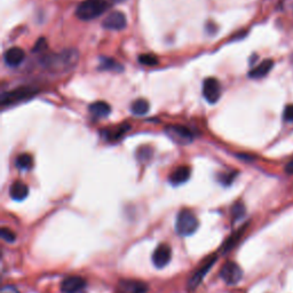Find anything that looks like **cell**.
<instances>
[{"instance_id": "cell-1", "label": "cell", "mask_w": 293, "mask_h": 293, "mask_svg": "<svg viewBox=\"0 0 293 293\" xmlns=\"http://www.w3.org/2000/svg\"><path fill=\"white\" fill-rule=\"evenodd\" d=\"M79 61V53L77 50H63L60 53L44 55L40 59L41 67L51 72L62 73L72 70Z\"/></svg>"}, {"instance_id": "cell-2", "label": "cell", "mask_w": 293, "mask_h": 293, "mask_svg": "<svg viewBox=\"0 0 293 293\" xmlns=\"http://www.w3.org/2000/svg\"><path fill=\"white\" fill-rule=\"evenodd\" d=\"M108 8L109 3L107 0H84L76 10V16L81 21H90L103 14Z\"/></svg>"}, {"instance_id": "cell-3", "label": "cell", "mask_w": 293, "mask_h": 293, "mask_svg": "<svg viewBox=\"0 0 293 293\" xmlns=\"http://www.w3.org/2000/svg\"><path fill=\"white\" fill-rule=\"evenodd\" d=\"M198 227H200V221L191 211H180L175 222V230L180 236H190L196 232Z\"/></svg>"}, {"instance_id": "cell-4", "label": "cell", "mask_w": 293, "mask_h": 293, "mask_svg": "<svg viewBox=\"0 0 293 293\" xmlns=\"http://www.w3.org/2000/svg\"><path fill=\"white\" fill-rule=\"evenodd\" d=\"M220 277L228 285H236L243 277V270L234 261H228L220 270Z\"/></svg>"}, {"instance_id": "cell-5", "label": "cell", "mask_w": 293, "mask_h": 293, "mask_svg": "<svg viewBox=\"0 0 293 293\" xmlns=\"http://www.w3.org/2000/svg\"><path fill=\"white\" fill-rule=\"evenodd\" d=\"M34 94H36V89H32L30 87H20L14 90H11V92L4 93L0 102H2L3 106L14 105V103L25 100L28 97H31Z\"/></svg>"}, {"instance_id": "cell-6", "label": "cell", "mask_w": 293, "mask_h": 293, "mask_svg": "<svg viewBox=\"0 0 293 293\" xmlns=\"http://www.w3.org/2000/svg\"><path fill=\"white\" fill-rule=\"evenodd\" d=\"M166 134L169 135L172 140L178 142V143H190L193 140L192 131L188 127L182 126V125H172V126L166 127Z\"/></svg>"}, {"instance_id": "cell-7", "label": "cell", "mask_w": 293, "mask_h": 293, "mask_svg": "<svg viewBox=\"0 0 293 293\" xmlns=\"http://www.w3.org/2000/svg\"><path fill=\"white\" fill-rule=\"evenodd\" d=\"M172 259V250L169 244H159L153 253V264L157 268H164Z\"/></svg>"}, {"instance_id": "cell-8", "label": "cell", "mask_w": 293, "mask_h": 293, "mask_svg": "<svg viewBox=\"0 0 293 293\" xmlns=\"http://www.w3.org/2000/svg\"><path fill=\"white\" fill-rule=\"evenodd\" d=\"M203 95L209 103H217L221 95V87L215 78H206L203 83Z\"/></svg>"}, {"instance_id": "cell-9", "label": "cell", "mask_w": 293, "mask_h": 293, "mask_svg": "<svg viewBox=\"0 0 293 293\" xmlns=\"http://www.w3.org/2000/svg\"><path fill=\"white\" fill-rule=\"evenodd\" d=\"M103 28L108 30H115V31H120L126 28L127 19L122 12H113L108 15L102 22Z\"/></svg>"}, {"instance_id": "cell-10", "label": "cell", "mask_w": 293, "mask_h": 293, "mask_svg": "<svg viewBox=\"0 0 293 293\" xmlns=\"http://www.w3.org/2000/svg\"><path fill=\"white\" fill-rule=\"evenodd\" d=\"M148 284L136 279H122L118 283L117 293H145Z\"/></svg>"}, {"instance_id": "cell-11", "label": "cell", "mask_w": 293, "mask_h": 293, "mask_svg": "<svg viewBox=\"0 0 293 293\" xmlns=\"http://www.w3.org/2000/svg\"><path fill=\"white\" fill-rule=\"evenodd\" d=\"M217 261V257L212 256V258H210L209 261L206 262L205 265H203L201 267L200 269H198L195 274L192 275L191 278L189 279L188 282V288L189 290H195L198 286H200V284L203 282L204 277L206 276V274L209 273V270L212 268V266L214 265V262Z\"/></svg>"}, {"instance_id": "cell-12", "label": "cell", "mask_w": 293, "mask_h": 293, "mask_svg": "<svg viewBox=\"0 0 293 293\" xmlns=\"http://www.w3.org/2000/svg\"><path fill=\"white\" fill-rule=\"evenodd\" d=\"M86 286V281L80 276L67 277L61 284L62 293H78Z\"/></svg>"}, {"instance_id": "cell-13", "label": "cell", "mask_w": 293, "mask_h": 293, "mask_svg": "<svg viewBox=\"0 0 293 293\" xmlns=\"http://www.w3.org/2000/svg\"><path fill=\"white\" fill-rule=\"evenodd\" d=\"M25 53L23 50L19 48V47H13L6 51V53L4 54V61L11 68L19 67L21 63L24 61Z\"/></svg>"}, {"instance_id": "cell-14", "label": "cell", "mask_w": 293, "mask_h": 293, "mask_svg": "<svg viewBox=\"0 0 293 293\" xmlns=\"http://www.w3.org/2000/svg\"><path fill=\"white\" fill-rule=\"evenodd\" d=\"M191 174V170L189 166H180L173 171V173L170 175V182L173 186H180L184 182H187L190 178Z\"/></svg>"}, {"instance_id": "cell-15", "label": "cell", "mask_w": 293, "mask_h": 293, "mask_svg": "<svg viewBox=\"0 0 293 293\" xmlns=\"http://www.w3.org/2000/svg\"><path fill=\"white\" fill-rule=\"evenodd\" d=\"M10 195L12 200L16 202L24 201L29 195V188L22 181H15L10 188Z\"/></svg>"}, {"instance_id": "cell-16", "label": "cell", "mask_w": 293, "mask_h": 293, "mask_svg": "<svg viewBox=\"0 0 293 293\" xmlns=\"http://www.w3.org/2000/svg\"><path fill=\"white\" fill-rule=\"evenodd\" d=\"M89 113L96 118H105L111 113V107L105 101L94 102L89 106Z\"/></svg>"}, {"instance_id": "cell-17", "label": "cell", "mask_w": 293, "mask_h": 293, "mask_svg": "<svg viewBox=\"0 0 293 293\" xmlns=\"http://www.w3.org/2000/svg\"><path fill=\"white\" fill-rule=\"evenodd\" d=\"M273 67H274L273 60H265V61L261 62L259 66L252 69V70L250 71L249 76L253 79L262 78V77L268 75V72L271 70V69H273Z\"/></svg>"}, {"instance_id": "cell-18", "label": "cell", "mask_w": 293, "mask_h": 293, "mask_svg": "<svg viewBox=\"0 0 293 293\" xmlns=\"http://www.w3.org/2000/svg\"><path fill=\"white\" fill-rule=\"evenodd\" d=\"M100 70H108V71H123L122 64L116 62L114 59L102 58L100 59Z\"/></svg>"}, {"instance_id": "cell-19", "label": "cell", "mask_w": 293, "mask_h": 293, "mask_svg": "<svg viewBox=\"0 0 293 293\" xmlns=\"http://www.w3.org/2000/svg\"><path fill=\"white\" fill-rule=\"evenodd\" d=\"M149 102L144 100V99H139L133 102V105L131 107V111L135 116H143L149 111Z\"/></svg>"}, {"instance_id": "cell-20", "label": "cell", "mask_w": 293, "mask_h": 293, "mask_svg": "<svg viewBox=\"0 0 293 293\" xmlns=\"http://www.w3.org/2000/svg\"><path fill=\"white\" fill-rule=\"evenodd\" d=\"M16 166L20 170H30L33 166V158L31 155L22 154L16 158Z\"/></svg>"}, {"instance_id": "cell-21", "label": "cell", "mask_w": 293, "mask_h": 293, "mask_svg": "<svg viewBox=\"0 0 293 293\" xmlns=\"http://www.w3.org/2000/svg\"><path fill=\"white\" fill-rule=\"evenodd\" d=\"M231 215H232V219L237 221V220L242 219L244 215H245V206L243 203H240V202H237L234 205H232L231 208Z\"/></svg>"}, {"instance_id": "cell-22", "label": "cell", "mask_w": 293, "mask_h": 293, "mask_svg": "<svg viewBox=\"0 0 293 293\" xmlns=\"http://www.w3.org/2000/svg\"><path fill=\"white\" fill-rule=\"evenodd\" d=\"M139 62L146 67H154L158 64V58L153 54H141L139 57Z\"/></svg>"}, {"instance_id": "cell-23", "label": "cell", "mask_w": 293, "mask_h": 293, "mask_svg": "<svg viewBox=\"0 0 293 293\" xmlns=\"http://www.w3.org/2000/svg\"><path fill=\"white\" fill-rule=\"evenodd\" d=\"M0 235H2L3 239L6 240V242L8 243L15 242V239H16L15 232L12 229H10V228H3V229L0 230Z\"/></svg>"}, {"instance_id": "cell-24", "label": "cell", "mask_w": 293, "mask_h": 293, "mask_svg": "<svg viewBox=\"0 0 293 293\" xmlns=\"http://www.w3.org/2000/svg\"><path fill=\"white\" fill-rule=\"evenodd\" d=\"M237 175V172H230V173H226V174H221L219 176V181L225 186H230L232 181L235 180Z\"/></svg>"}, {"instance_id": "cell-25", "label": "cell", "mask_w": 293, "mask_h": 293, "mask_svg": "<svg viewBox=\"0 0 293 293\" xmlns=\"http://www.w3.org/2000/svg\"><path fill=\"white\" fill-rule=\"evenodd\" d=\"M244 229H245V227H243V228H240L239 229V231H237L235 235H232L229 239H228V242H227V244L225 245V251H228V250H230L232 247H234V245L236 244V242L237 240L239 239V237H240V235L243 234V231H244Z\"/></svg>"}, {"instance_id": "cell-26", "label": "cell", "mask_w": 293, "mask_h": 293, "mask_svg": "<svg viewBox=\"0 0 293 293\" xmlns=\"http://www.w3.org/2000/svg\"><path fill=\"white\" fill-rule=\"evenodd\" d=\"M46 48H47V42H46V40L44 39V38H40V39L36 42V45H34L32 52H34V53H36V52H42V51H45Z\"/></svg>"}, {"instance_id": "cell-27", "label": "cell", "mask_w": 293, "mask_h": 293, "mask_svg": "<svg viewBox=\"0 0 293 293\" xmlns=\"http://www.w3.org/2000/svg\"><path fill=\"white\" fill-rule=\"evenodd\" d=\"M283 117L284 120H286V122H293V105H290L285 108Z\"/></svg>"}, {"instance_id": "cell-28", "label": "cell", "mask_w": 293, "mask_h": 293, "mask_svg": "<svg viewBox=\"0 0 293 293\" xmlns=\"http://www.w3.org/2000/svg\"><path fill=\"white\" fill-rule=\"evenodd\" d=\"M285 172L287 174H293V161L287 163L285 165Z\"/></svg>"}]
</instances>
